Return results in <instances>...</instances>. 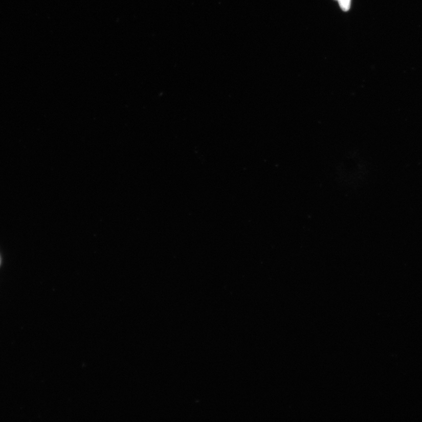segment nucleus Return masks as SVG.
<instances>
[{
    "label": "nucleus",
    "mask_w": 422,
    "mask_h": 422,
    "mask_svg": "<svg viewBox=\"0 0 422 422\" xmlns=\"http://www.w3.org/2000/svg\"><path fill=\"white\" fill-rule=\"evenodd\" d=\"M341 9L344 11H347L350 8L351 0H338Z\"/></svg>",
    "instance_id": "obj_1"
}]
</instances>
